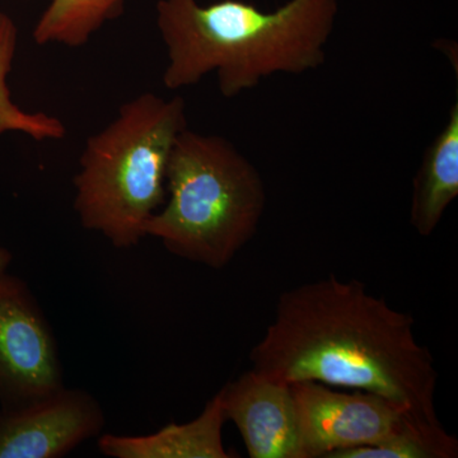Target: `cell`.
<instances>
[{
  "mask_svg": "<svg viewBox=\"0 0 458 458\" xmlns=\"http://www.w3.org/2000/svg\"><path fill=\"white\" fill-rule=\"evenodd\" d=\"M221 394L216 393L200 415L189 423H171L147 436L102 434L98 448L113 458H229L223 445L225 423Z\"/></svg>",
  "mask_w": 458,
  "mask_h": 458,
  "instance_id": "9c48e42d",
  "label": "cell"
},
{
  "mask_svg": "<svg viewBox=\"0 0 458 458\" xmlns=\"http://www.w3.org/2000/svg\"><path fill=\"white\" fill-rule=\"evenodd\" d=\"M458 197V101L447 123L427 148L412 185L410 223L420 236L429 237L445 210Z\"/></svg>",
  "mask_w": 458,
  "mask_h": 458,
  "instance_id": "30bf717a",
  "label": "cell"
},
{
  "mask_svg": "<svg viewBox=\"0 0 458 458\" xmlns=\"http://www.w3.org/2000/svg\"><path fill=\"white\" fill-rule=\"evenodd\" d=\"M17 45L16 23L7 13L0 12V135L17 131L38 141L63 140L66 128L62 120L45 113H27L12 99L8 75L13 66Z\"/></svg>",
  "mask_w": 458,
  "mask_h": 458,
  "instance_id": "7c38bea8",
  "label": "cell"
},
{
  "mask_svg": "<svg viewBox=\"0 0 458 458\" xmlns=\"http://www.w3.org/2000/svg\"><path fill=\"white\" fill-rule=\"evenodd\" d=\"M11 262V252H9L5 247L0 246V273H4V271H7Z\"/></svg>",
  "mask_w": 458,
  "mask_h": 458,
  "instance_id": "5bb4252c",
  "label": "cell"
},
{
  "mask_svg": "<svg viewBox=\"0 0 458 458\" xmlns=\"http://www.w3.org/2000/svg\"><path fill=\"white\" fill-rule=\"evenodd\" d=\"M53 328L25 280L0 273V410H16L64 387Z\"/></svg>",
  "mask_w": 458,
  "mask_h": 458,
  "instance_id": "5b68a950",
  "label": "cell"
},
{
  "mask_svg": "<svg viewBox=\"0 0 458 458\" xmlns=\"http://www.w3.org/2000/svg\"><path fill=\"white\" fill-rule=\"evenodd\" d=\"M409 313L335 276L289 289L250 352L252 369L271 378L318 382L385 397L418 426L442 428L438 373L415 336Z\"/></svg>",
  "mask_w": 458,
  "mask_h": 458,
  "instance_id": "6da1fadb",
  "label": "cell"
},
{
  "mask_svg": "<svg viewBox=\"0 0 458 458\" xmlns=\"http://www.w3.org/2000/svg\"><path fill=\"white\" fill-rule=\"evenodd\" d=\"M458 442L441 429H417L373 447L336 452L330 458H454Z\"/></svg>",
  "mask_w": 458,
  "mask_h": 458,
  "instance_id": "4fadbf2b",
  "label": "cell"
},
{
  "mask_svg": "<svg viewBox=\"0 0 458 458\" xmlns=\"http://www.w3.org/2000/svg\"><path fill=\"white\" fill-rule=\"evenodd\" d=\"M106 418L95 396L62 387L16 410H0V458H59L102 433Z\"/></svg>",
  "mask_w": 458,
  "mask_h": 458,
  "instance_id": "52a82bcc",
  "label": "cell"
},
{
  "mask_svg": "<svg viewBox=\"0 0 458 458\" xmlns=\"http://www.w3.org/2000/svg\"><path fill=\"white\" fill-rule=\"evenodd\" d=\"M336 16L337 0H289L273 12L242 0H159L164 86L185 89L216 73L223 98H233L271 75L313 71L327 59Z\"/></svg>",
  "mask_w": 458,
  "mask_h": 458,
  "instance_id": "7a4b0ae2",
  "label": "cell"
},
{
  "mask_svg": "<svg viewBox=\"0 0 458 458\" xmlns=\"http://www.w3.org/2000/svg\"><path fill=\"white\" fill-rule=\"evenodd\" d=\"M251 458H303L291 385L252 369L219 391Z\"/></svg>",
  "mask_w": 458,
  "mask_h": 458,
  "instance_id": "ba28073f",
  "label": "cell"
},
{
  "mask_svg": "<svg viewBox=\"0 0 458 458\" xmlns=\"http://www.w3.org/2000/svg\"><path fill=\"white\" fill-rule=\"evenodd\" d=\"M125 0H51L32 38L38 45L84 47L107 22L122 16Z\"/></svg>",
  "mask_w": 458,
  "mask_h": 458,
  "instance_id": "8fae6325",
  "label": "cell"
},
{
  "mask_svg": "<svg viewBox=\"0 0 458 458\" xmlns=\"http://www.w3.org/2000/svg\"><path fill=\"white\" fill-rule=\"evenodd\" d=\"M291 385L303 458H330L336 452L373 447L424 428L379 394L336 391L318 382ZM443 428V427H442Z\"/></svg>",
  "mask_w": 458,
  "mask_h": 458,
  "instance_id": "8992f818",
  "label": "cell"
},
{
  "mask_svg": "<svg viewBox=\"0 0 458 458\" xmlns=\"http://www.w3.org/2000/svg\"><path fill=\"white\" fill-rule=\"evenodd\" d=\"M164 207L147 223L171 254L227 267L258 232L267 205L260 172L221 135L185 129L171 150Z\"/></svg>",
  "mask_w": 458,
  "mask_h": 458,
  "instance_id": "277c9868",
  "label": "cell"
},
{
  "mask_svg": "<svg viewBox=\"0 0 458 458\" xmlns=\"http://www.w3.org/2000/svg\"><path fill=\"white\" fill-rule=\"evenodd\" d=\"M185 129L183 98L146 92L90 135L73 181L74 210L83 228L98 232L117 249H131L147 237L148 221L167 198L172 148Z\"/></svg>",
  "mask_w": 458,
  "mask_h": 458,
  "instance_id": "3957f363",
  "label": "cell"
}]
</instances>
